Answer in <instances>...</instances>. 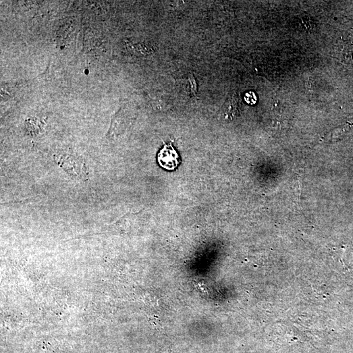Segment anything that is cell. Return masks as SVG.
Masks as SVG:
<instances>
[{
    "label": "cell",
    "instance_id": "cell-1",
    "mask_svg": "<svg viewBox=\"0 0 353 353\" xmlns=\"http://www.w3.org/2000/svg\"><path fill=\"white\" fill-rule=\"evenodd\" d=\"M55 161L73 177L83 180L88 179V168L85 161L80 157L72 154L60 153L55 156Z\"/></svg>",
    "mask_w": 353,
    "mask_h": 353
},
{
    "label": "cell",
    "instance_id": "cell-3",
    "mask_svg": "<svg viewBox=\"0 0 353 353\" xmlns=\"http://www.w3.org/2000/svg\"><path fill=\"white\" fill-rule=\"evenodd\" d=\"M245 99H246V101H247V103H251V104H253V103H255V101H256V97H255V95L252 92H249L247 93V94L246 95V97H245Z\"/></svg>",
    "mask_w": 353,
    "mask_h": 353
},
{
    "label": "cell",
    "instance_id": "cell-2",
    "mask_svg": "<svg viewBox=\"0 0 353 353\" xmlns=\"http://www.w3.org/2000/svg\"><path fill=\"white\" fill-rule=\"evenodd\" d=\"M157 160L160 166L168 170L175 169L180 163L179 156L171 143L165 145L160 151Z\"/></svg>",
    "mask_w": 353,
    "mask_h": 353
}]
</instances>
